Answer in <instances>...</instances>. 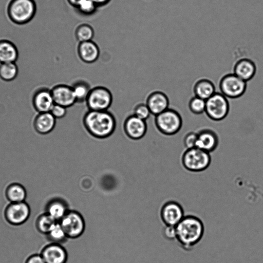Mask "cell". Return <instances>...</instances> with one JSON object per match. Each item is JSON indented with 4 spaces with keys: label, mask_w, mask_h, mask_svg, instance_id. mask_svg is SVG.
<instances>
[{
    "label": "cell",
    "mask_w": 263,
    "mask_h": 263,
    "mask_svg": "<svg viewBox=\"0 0 263 263\" xmlns=\"http://www.w3.org/2000/svg\"><path fill=\"white\" fill-rule=\"evenodd\" d=\"M197 134L196 147L209 153L216 149L219 143V139L214 130L209 128H203Z\"/></svg>",
    "instance_id": "cell-16"
},
{
    "label": "cell",
    "mask_w": 263,
    "mask_h": 263,
    "mask_svg": "<svg viewBox=\"0 0 263 263\" xmlns=\"http://www.w3.org/2000/svg\"><path fill=\"white\" fill-rule=\"evenodd\" d=\"M55 124L56 119L50 112L39 113L33 121L34 129L41 135H46L51 132Z\"/></svg>",
    "instance_id": "cell-20"
},
{
    "label": "cell",
    "mask_w": 263,
    "mask_h": 263,
    "mask_svg": "<svg viewBox=\"0 0 263 263\" xmlns=\"http://www.w3.org/2000/svg\"><path fill=\"white\" fill-rule=\"evenodd\" d=\"M132 114L145 121L152 115L145 102H139L136 104L133 108Z\"/></svg>",
    "instance_id": "cell-32"
},
{
    "label": "cell",
    "mask_w": 263,
    "mask_h": 263,
    "mask_svg": "<svg viewBox=\"0 0 263 263\" xmlns=\"http://www.w3.org/2000/svg\"><path fill=\"white\" fill-rule=\"evenodd\" d=\"M46 212L58 222L69 211L67 204L62 199L55 198L50 200L46 206Z\"/></svg>",
    "instance_id": "cell-22"
},
{
    "label": "cell",
    "mask_w": 263,
    "mask_h": 263,
    "mask_svg": "<svg viewBox=\"0 0 263 263\" xmlns=\"http://www.w3.org/2000/svg\"><path fill=\"white\" fill-rule=\"evenodd\" d=\"M230 109L229 101L221 92H215L206 100L205 112L212 120L219 121L228 115Z\"/></svg>",
    "instance_id": "cell-7"
},
{
    "label": "cell",
    "mask_w": 263,
    "mask_h": 263,
    "mask_svg": "<svg viewBox=\"0 0 263 263\" xmlns=\"http://www.w3.org/2000/svg\"><path fill=\"white\" fill-rule=\"evenodd\" d=\"M58 222L47 213L39 215L35 221V227L42 234H47Z\"/></svg>",
    "instance_id": "cell-26"
},
{
    "label": "cell",
    "mask_w": 263,
    "mask_h": 263,
    "mask_svg": "<svg viewBox=\"0 0 263 263\" xmlns=\"http://www.w3.org/2000/svg\"><path fill=\"white\" fill-rule=\"evenodd\" d=\"M5 194L10 203L25 201L27 196L25 188L18 183H13L9 185L6 188Z\"/></svg>",
    "instance_id": "cell-25"
},
{
    "label": "cell",
    "mask_w": 263,
    "mask_h": 263,
    "mask_svg": "<svg viewBox=\"0 0 263 263\" xmlns=\"http://www.w3.org/2000/svg\"><path fill=\"white\" fill-rule=\"evenodd\" d=\"M197 139V133L191 132L186 134L183 139V144L186 149L196 147Z\"/></svg>",
    "instance_id": "cell-33"
},
{
    "label": "cell",
    "mask_w": 263,
    "mask_h": 263,
    "mask_svg": "<svg viewBox=\"0 0 263 263\" xmlns=\"http://www.w3.org/2000/svg\"><path fill=\"white\" fill-rule=\"evenodd\" d=\"M205 100L194 96L189 101V108L193 114L199 115L205 112Z\"/></svg>",
    "instance_id": "cell-31"
},
{
    "label": "cell",
    "mask_w": 263,
    "mask_h": 263,
    "mask_svg": "<svg viewBox=\"0 0 263 263\" xmlns=\"http://www.w3.org/2000/svg\"><path fill=\"white\" fill-rule=\"evenodd\" d=\"M113 102L111 91L103 86L92 87L85 101L88 110H108Z\"/></svg>",
    "instance_id": "cell-6"
},
{
    "label": "cell",
    "mask_w": 263,
    "mask_h": 263,
    "mask_svg": "<svg viewBox=\"0 0 263 263\" xmlns=\"http://www.w3.org/2000/svg\"><path fill=\"white\" fill-rule=\"evenodd\" d=\"M175 229V240L185 251H192L201 241L205 232L203 221L192 214L185 215Z\"/></svg>",
    "instance_id": "cell-1"
},
{
    "label": "cell",
    "mask_w": 263,
    "mask_h": 263,
    "mask_svg": "<svg viewBox=\"0 0 263 263\" xmlns=\"http://www.w3.org/2000/svg\"><path fill=\"white\" fill-rule=\"evenodd\" d=\"M182 167L191 173H200L205 171L211 163L210 153L194 147L186 150L181 157Z\"/></svg>",
    "instance_id": "cell-4"
},
{
    "label": "cell",
    "mask_w": 263,
    "mask_h": 263,
    "mask_svg": "<svg viewBox=\"0 0 263 263\" xmlns=\"http://www.w3.org/2000/svg\"><path fill=\"white\" fill-rule=\"evenodd\" d=\"M36 12V5L34 0H10L7 7L9 19L18 25L30 22Z\"/></svg>",
    "instance_id": "cell-3"
},
{
    "label": "cell",
    "mask_w": 263,
    "mask_h": 263,
    "mask_svg": "<svg viewBox=\"0 0 263 263\" xmlns=\"http://www.w3.org/2000/svg\"><path fill=\"white\" fill-rule=\"evenodd\" d=\"M125 135L130 139L138 140L144 137L147 125L146 121L141 119L133 114L127 116L123 124Z\"/></svg>",
    "instance_id": "cell-12"
},
{
    "label": "cell",
    "mask_w": 263,
    "mask_h": 263,
    "mask_svg": "<svg viewBox=\"0 0 263 263\" xmlns=\"http://www.w3.org/2000/svg\"><path fill=\"white\" fill-rule=\"evenodd\" d=\"M256 71L255 63L248 58L238 60L233 67V73L246 82L254 77Z\"/></svg>",
    "instance_id": "cell-19"
},
{
    "label": "cell",
    "mask_w": 263,
    "mask_h": 263,
    "mask_svg": "<svg viewBox=\"0 0 263 263\" xmlns=\"http://www.w3.org/2000/svg\"><path fill=\"white\" fill-rule=\"evenodd\" d=\"M30 208L25 201L10 203L6 207L4 216L6 220L13 226L24 223L30 215Z\"/></svg>",
    "instance_id": "cell-11"
},
{
    "label": "cell",
    "mask_w": 263,
    "mask_h": 263,
    "mask_svg": "<svg viewBox=\"0 0 263 263\" xmlns=\"http://www.w3.org/2000/svg\"><path fill=\"white\" fill-rule=\"evenodd\" d=\"M163 234L166 239L175 240L176 239L175 227L165 226L163 229Z\"/></svg>",
    "instance_id": "cell-35"
},
{
    "label": "cell",
    "mask_w": 263,
    "mask_h": 263,
    "mask_svg": "<svg viewBox=\"0 0 263 263\" xmlns=\"http://www.w3.org/2000/svg\"><path fill=\"white\" fill-rule=\"evenodd\" d=\"M145 103L152 115L155 116L168 108L169 100L167 95L160 90L151 92L146 97Z\"/></svg>",
    "instance_id": "cell-15"
},
{
    "label": "cell",
    "mask_w": 263,
    "mask_h": 263,
    "mask_svg": "<svg viewBox=\"0 0 263 263\" xmlns=\"http://www.w3.org/2000/svg\"><path fill=\"white\" fill-rule=\"evenodd\" d=\"M46 235L51 243L61 244L67 238L65 232L59 222Z\"/></svg>",
    "instance_id": "cell-29"
},
{
    "label": "cell",
    "mask_w": 263,
    "mask_h": 263,
    "mask_svg": "<svg viewBox=\"0 0 263 263\" xmlns=\"http://www.w3.org/2000/svg\"><path fill=\"white\" fill-rule=\"evenodd\" d=\"M81 1L82 0H67L68 4L74 8L77 6Z\"/></svg>",
    "instance_id": "cell-38"
},
{
    "label": "cell",
    "mask_w": 263,
    "mask_h": 263,
    "mask_svg": "<svg viewBox=\"0 0 263 263\" xmlns=\"http://www.w3.org/2000/svg\"><path fill=\"white\" fill-rule=\"evenodd\" d=\"M18 57V51L15 45L11 41L0 40V64L15 63Z\"/></svg>",
    "instance_id": "cell-21"
},
{
    "label": "cell",
    "mask_w": 263,
    "mask_h": 263,
    "mask_svg": "<svg viewBox=\"0 0 263 263\" xmlns=\"http://www.w3.org/2000/svg\"><path fill=\"white\" fill-rule=\"evenodd\" d=\"M67 109L66 107L62 105L54 104L49 112L56 119H61L66 115L67 112Z\"/></svg>",
    "instance_id": "cell-34"
},
{
    "label": "cell",
    "mask_w": 263,
    "mask_h": 263,
    "mask_svg": "<svg viewBox=\"0 0 263 263\" xmlns=\"http://www.w3.org/2000/svg\"><path fill=\"white\" fill-rule=\"evenodd\" d=\"M100 49L98 45L92 41L80 42L77 47V53L84 63L92 64L98 59Z\"/></svg>",
    "instance_id": "cell-18"
},
{
    "label": "cell",
    "mask_w": 263,
    "mask_h": 263,
    "mask_svg": "<svg viewBox=\"0 0 263 263\" xmlns=\"http://www.w3.org/2000/svg\"><path fill=\"white\" fill-rule=\"evenodd\" d=\"M54 104L69 108L76 104L75 96L70 85L59 84L51 89Z\"/></svg>",
    "instance_id": "cell-13"
},
{
    "label": "cell",
    "mask_w": 263,
    "mask_h": 263,
    "mask_svg": "<svg viewBox=\"0 0 263 263\" xmlns=\"http://www.w3.org/2000/svg\"><path fill=\"white\" fill-rule=\"evenodd\" d=\"M195 96L206 100L216 92L214 83L210 80L202 78L198 80L193 86Z\"/></svg>",
    "instance_id": "cell-23"
},
{
    "label": "cell",
    "mask_w": 263,
    "mask_h": 263,
    "mask_svg": "<svg viewBox=\"0 0 263 263\" xmlns=\"http://www.w3.org/2000/svg\"><path fill=\"white\" fill-rule=\"evenodd\" d=\"M94 34L95 32L92 27L86 23L79 25L74 32L76 38L79 43L92 41Z\"/></svg>",
    "instance_id": "cell-28"
},
{
    "label": "cell",
    "mask_w": 263,
    "mask_h": 263,
    "mask_svg": "<svg viewBox=\"0 0 263 263\" xmlns=\"http://www.w3.org/2000/svg\"><path fill=\"white\" fill-rule=\"evenodd\" d=\"M59 223L67 238H78L85 230L84 219L80 213L75 211L69 210Z\"/></svg>",
    "instance_id": "cell-8"
},
{
    "label": "cell",
    "mask_w": 263,
    "mask_h": 263,
    "mask_svg": "<svg viewBox=\"0 0 263 263\" xmlns=\"http://www.w3.org/2000/svg\"><path fill=\"white\" fill-rule=\"evenodd\" d=\"M82 123L88 134L98 139H104L111 136L117 126L116 119L108 110H88L83 115Z\"/></svg>",
    "instance_id": "cell-2"
},
{
    "label": "cell",
    "mask_w": 263,
    "mask_h": 263,
    "mask_svg": "<svg viewBox=\"0 0 263 263\" xmlns=\"http://www.w3.org/2000/svg\"><path fill=\"white\" fill-rule=\"evenodd\" d=\"M70 86L75 96L76 103H85L92 88L89 83L85 79L79 78L73 80Z\"/></svg>",
    "instance_id": "cell-24"
},
{
    "label": "cell",
    "mask_w": 263,
    "mask_h": 263,
    "mask_svg": "<svg viewBox=\"0 0 263 263\" xmlns=\"http://www.w3.org/2000/svg\"><path fill=\"white\" fill-rule=\"evenodd\" d=\"M155 124L161 134L171 136L177 133L182 125L181 115L176 110L168 108L155 116Z\"/></svg>",
    "instance_id": "cell-5"
},
{
    "label": "cell",
    "mask_w": 263,
    "mask_h": 263,
    "mask_svg": "<svg viewBox=\"0 0 263 263\" xmlns=\"http://www.w3.org/2000/svg\"><path fill=\"white\" fill-rule=\"evenodd\" d=\"M40 254L45 263H66L68 255L61 244L50 243L44 247Z\"/></svg>",
    "instance_id": "cell-14"
},
{
    "label": "cell",
    "mask_w": 263,
    "mask_h": 263,
    "mask_svg": "<svg viewBox=\"0 0 263 263\" xmlns=\"http://www.w3.org/2000/svg\"><path fill=\"white\" fill-rule=\"evenodd\" d=\"M221 93L227 98L235 99L241 97L245 92L247 82L233 73L223 76L219 82Z\"/></svg>",
    "instance_id": "cell-9"
},
{
    "label": "cell",
    "mask_w": 263,
    "mask_h": 263,
    "mask_svg": "<svg viewBox=\"0 0 263 263\" xmlns=\"http://www.w3.org/2000/svg\"><path fill=\"white\" fill-rule=\"evenodd\" d=\"M98 7L92 0H82L75 8L81 14L88 16L94 14Z\"/></svg>",
    "instance_id": "cell-30"
},
{
    "label": "cell",
    "mask_w": 263,
    "mask_h": 263,
    "mask_svg": "<svg viewBox=\"0 0 263 263\" xmlns=\"http://www.w3.org/2000/svg\"><path fill=\"white\" fill-rule=\"evenodd\" d=\"M18 67L15 63L0 64V78L6 82L14 80L18 74Z\"/></svg>",
    "instance_id": "cell-27"
},
{
    "label": "cell",
    "mask_w": 263,
    "mask_h": 263,
    "mask_svg": "<svg viewBox=\"0 0 263 263\" xmlns=\"http://www.w3.org/2000/svg\"><path fill=\"white\" fill-rule=\"evenodd\" d=\"M184 216L182 205L175 200L167 201L160 210V217L165 226L176 227Z\"/></svg>",
    "instance_id": "cell-10"
},
{
    "label": "cell",
    "mask_w": 263,
    "mask_h": 263,
    "mask_svg": "<svg viewBox=\"0 0 263 263\" xmlns=\"http://www.w3.org/2000/svg\"><path fill=\"white\" fill-rule=\"evenodd\" d=\"M25 263H45V262L40 254H34L29 256Z\"/></svg>",
    "instance_id": "cell-36"
},
{
    "label": "cell",
    "mask_w": 263,
    "mask_h": 263,
    "mask_svg": "<svg viewBox=\"0 0 263 263\" xmlns=\"http://www.w3.org/2000/svg\"><path fill=\"white\" fill-rule=\"evenodd\" d=\"M32 104L39 113L49 112L54 104L51 89L41 88L37 90L33 96Z\"/></svg>",
    "instance_id": "cell-17"
},
{
    "label": "cell",
    "mask_w": 263,
    "mask_h": 263,
    "mask_svg": "<svg viewBox=\"0 0 263 263\" xmlns=\"http://www.w3.org/2000/svg\"><path fill=\"white\" fill-rule=\"evenodd\" d=\"M96 5L99 7L104 6L108 4L111 0H92Z\"/></svg>",
    "instance_id": "cell-37"
}]
</instances>
